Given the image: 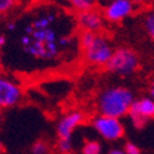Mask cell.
Instances as JSON below:
<instances>
[{
  "instance_id": "obj_8",
  "label": "cell",
  "mask_w": 154,
  "mask_h": 154,
  "mask_svg": "<svg viewBox=\"0 0 154 154\" xmlns=\"http://www.w3.org/2000/svg\"><path fill=\"white\" fill-rule=\"evenodd\" d=\"M84 122V115L82 112L74 111L69 112L58 121L57 123V134L58 138L70 139L73 132L76 130V127L80 126Z\"/></svg>"
},
{
  "instance_id": "obj_5",
  "label": "cell",
  "mask_w": 154,
  "mask_h": 154,
  "mask_svg": "<svg viewBox=\"0 0 154 154\" xmlns=\"http://www.w3.org/2000/svg\"><path fill=\"white\" fill-rule=\"evenodd\" d=\"M132 122L137 127L144 126L154 117V100L152 97H142L134 100L128 111Z\"/></svg>"
},
{
  "instance_id": "obj_21",
  "label": "cell",
  "mask_w": 154,
  "mask_h": 154,
  "mask_svg": "<svg viewBox=\"0 0 154 154\" xmlns=\"http://www.w3.org/2000/svg\"><path fill=\"white\" fill-rule=\"evenodd\" d=\"M131 2H132V4L134 6H143V5L149 4L152 0H131Z\"/></svg>"
},
{
  "instance_id": "obj_22",
  "label": "cell",
  "mask_w": 154,
  "mask_h": 154,
  "mask_svg": "<svg viewBox=\"0 0 154 154\" xmlns=\"http://www.w3.org/2000/svg\"><path fill=\"white\" fill-rule=\"evenodd\" d=\"M107 154H126L123 152V149H117V148H115V149H111Z\"/></svg>"
},
{
  "instance_id": "obj_7",
  "label": "cell",
  "mask_w": 154,
  "mask_h": 154,
  "mask_svg": "<svg viewBox=\"0 0 154 154\" xmlns=\"http://www.w3.org/2000/svg\"><path fill=\"white\" fill-rule=\"evenodd\" d=\"M133 11L134 5L131 0H112L104 10V17L110 22L116 23L131 16Z\"/></svg>"
},
{
  "instance_id": "obj_28",
  "label": "cell",
  "mask_w": 154,
  "mask_h": 154,
  "mask_svg": "<svg viewBox=\"0 0 154 154\" xmlns=\"http://www.w3.org/2000/svg\"><path fill=\"white\" fill-rule=\"evenodd\" d=\"M152 2H153V4H154V0H152Z\"/></svg>"
},
{
  "instance_id": "obj_2",
  "label": "cell",
  "mask_w": 154,
  "mask_h": 154,
  "mask_svg": "<svg viewBox=\"0 0 154 154\" xmlns=\"http://www.w3.org/2000/svg\"><path fill=\"white\" fill-rule=\"evenodd\" d=\"M138 66L139 59L134 51L127 47H121L113 49V53L105 67L110 73L126 76L133 74Z\"/></svg>"
},
{
  "instance_id": "obj_17",
  "label": "cell",
  "mask_w": 154,
  "mask_h": 154,
  "mask_svg": "<svg viewBox=\"0 0 154 154\" xmlns=\"http://www.w3.org/2000/svg\"><path fill=\"white\" fill-rule=\"evenodd\" d=\"M48 152H49V147L45 140H37L36 143H33L31 148L32 154H47Z\"/></svg>"
},
{
  "instance_id": "obj_19",
  "label": "cell",
  "mask_w": 154,
  "mask_h": 154,
  "mask_svg": "<svg viewBox=\"0 0 154 154\" xmlns=\"http://www.w3.org/2000/svg\"><path fill=\"white\" fill-rule=\"evenodd\" d=\"M123 152L126 154H140V149L136 144H133L131 142L130 143H126V146L123 148Z\"/></svg>"
},
{
  "instance_id": "obj_13",
  "label": "cell",
  "mask_w": 154,
  "mask_h": 154,
  "mask_svg": "<svg viewBox=\"0 0 154 154\" xmlns=\"http://www.w3.org/2000/svg\"><path fill=\"white\" fill-rule=\"evenodd\" d=\"M82 154H101V144L97 140H86L82 148Z\"/></svg>"
},
{
  "instance_id": "obj_25",
  "label": "cell",
  "mask_w": 154,
  "mask_h": 154,
  "mask_svg": "<svg viewBox=\"0 0 154 154\" xmlns=\"http://www.w3.org/2000/svg\"><path fill=\"white\" fill-rule=\"evenodd\" d=\"M8 30H15V23L14 22H9L8 23Z\"/></svg>"
},
{
  "instance_id": "obj_14",
  "label": "cell",
  "mask_w": 154,
  "mask_h": 154,
  "mask_svg": "<svg viewBox=\"0 0 154 154\" xmlns=\"http://www.w3.org/2000/svg\"><path fill=\"white\" fill-rule=\"evenodd\" d=\"M96 33L94 32H89V31H83L80 33V40H79V43H80V47L85 51L86 48H89L93 42L95 41V38H96Z\"/></svg>"
},
{
  "instance_id": "obj_29",
  "label": "cell",
  "mask_w": 154,
  "mask_h": 154,
  "mask_svg": "<svg viewBox=\"0 0 154 154\" xmlns=\"http://www.w3.org/2000/svg\"><path fill=\"white\" fill-rule=\"evenodd\" d=\"M72 154H76V153H72Z\"/></svg>"
},
{
  "instance_id": "obj_20",
  "label": "cell",
  "mask_w": 154,
  "mask_h": 154,
  "mask_svg": "<svg viewBox=\"0 0 154 154\" xmlns=\"http://www.w3.org/2000/svg\"><path fill=\"white\" fill-rule=\"evenodd\" d=\"M31 42H32V40H31V37H30L29 35H23V36L21 37V45H22V48L30 46Z\"/></svg>"
},
{
  "instance_id": "obj_9",
  "label": "cell",
  "mask_w": 154,
  "mask_h": 154,
  "mask_svg": "<svg viewBox=\"0 0 154 154\" xmlns=\"http://www.w3.org/2000/svg\"><path fill=\"white\" fill-rule=\"evenodd\" d=\"M76 22H78V26L83 31H89V32H94V33L100 31L102 29V25H104L102 23L104 22L102 15L95 9L78 12Z\"/></svg>"
},
{
  "instance_id": "obj_23",
  "label": "cell",
  "mask_w": 154,
  "mask_h": 154,
  "mask_svg": "<svg viewBox=\"0 0 154 154\" xmlns=\"http://www.w3.org/2000/svg\"><path fill=\"white\" fill-rule=\"evenodd\" d=\"M5 43H6V37L4 35H0V48L4 47Z\"/></svg>"
},
{
  "instance_id": "obj_3",
  "label": "cell",
  "mask_w": 154,
  "mask_h": 154,
  "mask_svg": "<svg viewBox=\"0 0 154 154\" xmlns=\"http://www.w3.org/2000/svg\"><path fill=\"white\" fill-rule=\"evenodd\" d=\"M113 53V48L110 42L102 36H96L93 45L84 51L85 59L94 66H106Z\"/></svg>"
},
{
  "instance_id": "obj_1",
  "label": "cell",
  "mask_w": 154,
  "mask_h": 154,
  "mask_svg": "<svg viewBox=\"0 0 154 154\" xmlns=\"http://www.w3.org/2000/svg\"><path fill=\"white\" fill-rule=\"evenodd\" d=\"M133 93L123 86H111L102 90L97 97V109L100 115L120 119L128 113L132 102Z\"/></svg>"
},
{
  "instance_id": "obj_24",
  "label": "cell",
  "mask_w": 154,
  "mask_h": 154,
  "mask_svg": "<svg viewBox=\"0 0 154 154\" xmlns=\"http://www.w3.org/2000/svg\"><path fill=\"white\" fill-rule=\"evenodd\" d=\"M149 93H150V97L154 100V83L152 84V86H150V90H149Z\"/></svg>"
},
{
  "instance_id": "obj_18",
  "label": "cell",
  "mask_w": 154,
  "mask_h": 154,
  "mask_svg": "<svg viewBox=\"0 0 154 154\" xmlns=\"http://www.w3.org/2000/svg\"><path fill=\"white\" fill-rule=\"evenodd\" d=\"M16 0H0V15L5 14L15 6Z\"/></svg>"
},
{
  "instance_id": "obj_15",
  "label": "cell",
  "mask_w": 154,
  "mask_h": 154,
  "mask_svg": "<svg viewBox=\"0 0 154 154\" xmlns=\"http://www.w3.org/2000/svg\"><path fill=\"white\" fill-rule=\"evenodd\" d=\"M143 26H144V30L148 33V36L154 41V10L149 11L148 14L144 16Z\"/></svg>"
},
{
  "instance_id": "obj_27",
  "label": "cell",
  "mask_w": 154,
  "mask_h": 154,
  "mask_svg": "<svg viewBox=\"0 0 154 154\" xmlns=\"http://www.w3.org/2000/svg\"><path fill=\"white\" fill-rule=\"evenodd\" d=\"M2 117H3V113H2V110H0V122H2Z\"/></svg>"
},
{
  "instance_id": "obj_16",
  "label": "cell",
  "mask_w": 154,
  "mask_h": 154,
  "mask_svg": "<svg viewBox=\"0 0 154 154\" xmlns=\"http://www.w3.org/2000/svg\"><path fill=\"white\" fill-rule=\"evenodd\" d=\"M57 148L58 152L62 154H72L73 152V144H72V139H64V138H59L58 143H57Z\"/></svg>"
},
{
  "instance_id": "obj_6",
  "label": "cell",
  "mask_w": 154,
  "mask_h": 154,
  "mask_svg": "<svg viewBox=\"0 0 154 154\" xmlns=\"http://www.w3.org/2000/svg\"><path fill=\"white\" fill-rule=\"evenodd\" d=\"M22 97L21 88L6 76L0 75V110L17 105Z\"/></svg>"
},
{
  "instance_id": "obj_11",
  "label": "cell",
  "mask_w": 154,
  "mask_h": 154,
  "mask_svg": "<svg viewBox=\"0 0 154 154\" xmlns=\"http://www.w3.org/2000/svg\"><path fill=\"white\" fill-rule=\"evenodd\" d=\"M68 3L73 9H75L78 12L80 11H86L94 9L96 0H68Z\"/></svg>"
},
{
  "instance_id": "obj_10",
  "label": "cell",
  "mask_w": 154,
  "mask_h": 154,
  "mask_svg": "<svg viewBox=\"0 0 154 154\" xmlns=\"http://www.w3.org/2000/svg\"><path fill=\"white\" fill-rule=\"evenodd\" d=\"M32 40V38H31ZM23 52L31 54L36 58H41V59H47V49H46V43L42 42H37L32 41L30 46L23 47Z\"/></svg>"
},
{
  "instance_id": "obj_4",
  "label": "cell",
  "mask_w": 154,
  "mask_h": 154,
  "mask_svg": "<svg viewBox=\"0 0 154 154\" xmlns=\"http://www.w3.org/2000/svg\"><path fill=\"white\" fill-rule=\"evenodd\" d=\"M93 126L96 132L106 140H117L123 137L125 127L120 119L100 115L93 121Z\"/></svg>"
},
{
  "instance_id": "obj_26",
  "label": "cell",
  "mask_w": 154,
  "mask_h": 154,
  "mask_svg": "<svg viewBox=\"0 0 154 154\" xmlns=\"http://www.w3.org/2000/svg\"><path fill=\"white\" fill-rule=\"evenodd\" d=\"M2 153H3V144L0 143V154H2Z\"/></svg>"
},
{
  "instance_id": "obj_12",
  "label": "cell",
  "mask_w": 154,
  "mask_h": 154,
  "mask_svg": "<svg viewBox=\"0 0 154 154\" xmlns=\"http://www.w3.org/2000/svg\"><path fill=\"white\" fill-rule=\"evenodd\" d=\"M53 21H54L53 15H43L41 17L33 20L31 26L33 27V30H46V29L51 27V23H52Z\"/></svg>"
}]
</instances>
